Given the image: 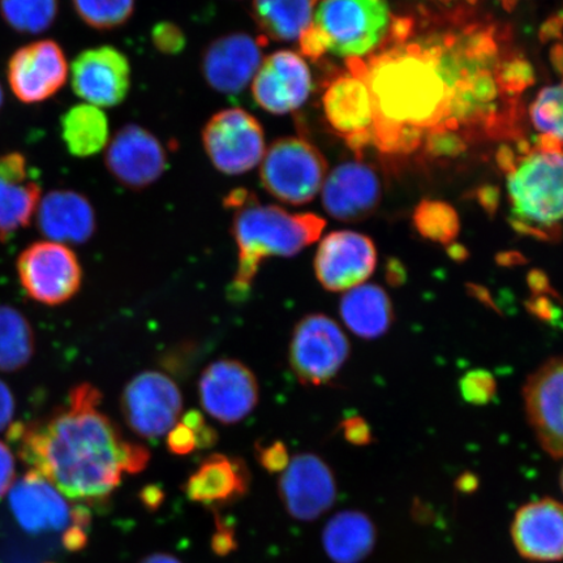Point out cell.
I'll return each mask as SVG.
<instances>
[{"label":"cell","mask_w":563,"mask_h":563,"mask_svg":"<svg viewBox=\"0 0 563 563\" xmlns=\"http://www.w3.org/2000/svg\"><path fill=\"white\" fill-rule=\"evenodd\" d=\"M379 197L382 187L377 175L368 166L349 162L328 176L322 203L335 220L357 222L375 211Z\"/></svg>","instance_id":"obj_22"},{"label":"cell","mask_w":563,"mask_h":563,"mask_svg":"<svg viewBox=\"0 0 563 563\" xmlns=\"http://www.w3.org/2000/svg\"><path fill=\"white\" fill-rule=\"evenodd\" d=\"M562 387L563 363L560 356L551 357L528 377L523 397L528 421L544 449L553 457H562Z\"/></svg>","instance_id":"obj_19"},{"label":"cell","mask_w":563,"mask_h":563,"mask_svg":"<svg viewBox=\"0 0 563 563\" xmlns=\"http://www.w3.org/2000/svg\"><path fill=\"white\" fill-rule=\"evenodd\" d=\"M41 199V186L23 154L0 156V239L27 227Z\"/></svg>","instance_id":"obj_23"},{"label":"cell","mask_w":563,"mask_h":563,"mask_svg":"<svg viewBox=\"0 0 563 563\" xmlns=\"http://www.w3.org/2000/svg\"><path fill=\"white\" fill-rule=\"evenodd\" d=\"M218 530L213 538V549L218 554H228L235 549L236 543L234 540V532L230 530V527L222 523V520H218Z\"/></svg>","instance_id":"obj_44"},{"label":"cell","mask_w":563,"mask_h":563,"mask_svg":"<svg viewBox=\"0 0 563 563\" xmlns=\"http://www.w3.org/2000/svg\"><path fill=\"white\" fill-rule=\"evenodd\" d=\"M286 510L301 522H312L335 503L336 483L332 468L314 454L292 457L279 481Z\"/></svg>","instance_id":"obj_16"},{"label":"cell","mask_w":563,"mask_h":563,"mask_svg":"<svg viewBox=\"0 0 563 563\" xmlns=\"http://www.w3.org/2000/svg\"><path fill=\"white\" fill-rule=\"evenodd\" d=\"M34 333L30 321L18 309L0 306V371L16 372L34 355Z\"/></svg>","instance_id":"obj_31"},{"label":"cell","mask_w":563,"mask_h":563,"mask_svg":"<svg viewBox=\"0 0 563 563\" xmlns=\"http://www.w3.org/2000/svg\"><path fill=\"white\" fill-rule=\"evenodd\" d=\"M390 23L386 0H319L312 25L299 40L301 51L311 58L325 52L361 58L382 44Z\"/></svg>","instance_id":"obj_5"},{"label":"cell","mask_w":563,"mask_h":563,"mask_svg":"<svg viewBox=\"0 0 563 563\" xmlns=\"http://www.w3.org/2000/svg\"><path fill=\"white\" fill-rule=\"evenodd\" d=\"M532 123L545 139L562 141V88L548 87L540 91L531 109Z\"/></svg>","instance_id":"obj_36"},{"label":"cell","mask_w":563,"mask_h":563,"mask_svg":"<svg viewBox=\"0 0 563 563\" xmlns=\"http://www.w3.org/2000/svg\"><path fill=\"white\" fill-rule=\"evenodd\" d=\"M10 490L11 511L24 531H62L74 525L75 509L53 484L35 471L20 477Z\"/></svg>","instance_id":"obj_20"},{"label":"cell","mask_w":563,"mask_h":563,"mask_svg":"<svg viewBox=\"0 0 563 563\" xmlns=\"http://www.w3.org/2000/svg\"><path fill=\"white\" fill-rule=\"evenodd\" d=\"M340 311L351 332L365 340L384 335L394 320L389 295L377 285L351 288L341 300Z\"/></svg>","instance_id":"obj_28"},{"label":"cell","mask_w":563,"mask_h":563,"mask_svg":"<svg viewBox=\"0 0 563 563\" xmlns=\"http://www.w3.org/2000/svg\"><path fill=\"white\" fill-rule=\"evenodd\" d=\"M73 4L84 23L96 31L108 32L129 23L136 0H73Z\"/></svg>","instance_id":"obj_34"},{"label":"cell","mask_w":563,"mask_h":563,"mask_svg":"<svg viewBox=\"0 0 563 563\" xmlns=\"http://www.w3.org/2000/svg\"><path fill=\"white\" fill-rule=\"evenodd\" d=\"M143 501L150 508H157L158 504L162 501V492L157 489V487L146 488L143 493Z\"/></svg>","instance_id":"obj_48"},{"label":"cell","mask_w":563,"mask_h":563,"mask_svg":"<svg viewBox=\"0 0 563 563\" xmlns=\"http://www.w3.org/2000/svg\"><path fill=\"white\" fill-rule=\"evenodd\" d=\"M251 473L242 457L211 454L185 485L191 501L220 508L239 501L250 490Z\"/></svg>","instance_id":"obj_24"},{"label":"cell","mask_w":563,"mask_h":563,"mask_svg":"<svg viewBox=\"0 0 563 563\" xmlns=\"http://www.w3.org/2000/svg\"><path fill=\"white\" fill-rule=\"evenodd\" d=\"M329 122L352 137L365 136L373 125V108L367 84L358 76L341 77L323 97Z\"/></svg>","instance_id":"obj_26"},{"label":"cell","mask_w":563,"mask_h":563,"mask_svg":"<svg viewBox=\"0 0 563 563\" xmlns=\"http://www.w3.org/2000/svg\"><path fill=\"white\" fill-rule=\"evenodd\" d=\"M314 0H252V18L267 37L301 38L313 21Z\"/></svg>","instance_id":"obj_29"},{"label":"cell","mask_w":563,"mask_h":563,"mask_svg":"<svg viewBox=\"0 0 563 563\" xmlns=\"http://www.w3.org/2000/svg\"><path fill=\"white\" fill-rule=\"evenodd\" d=\"M38 229L52 241L82 244L95 235L97 220L86 196L70 189H55L37 208Z\"/></svg>","instance_id":"obj_25"},{"label":"cell","mask_w":563,"mask_h":563,"mask_svg":"<svg viewBox=\"0 0 563 563\" xmlns=\"http://www.w3.org/2000/svg\"><path fill=\"white\" fill-rule=\"evenodd\" d=\"M15 407L10 387L0 379V432L11 427Z\"/></svg>","instance_id":"obj_43"},{"label":"cell","mask_w":563,"mask_h":563,"mask_svg":"<svg viewBox=\"0 0 563 563\" xmlns=\"http://www.w3.org/2000/svg\"><path fill=\"white\" fill-rule=\"evenodd\" d=\"M218 434L199 411H188L167 433V449L175 455H187L196 450L214 446Z\"/></svg>","instance_id":"obj_35"},{"label":"cell","mask_w":563,"mask_h":563,"mask_svg":"<svg viewBox=\"0 0 563 563\" xmlns=\"http://www.w3.org/2000/svg\"><path fill=\"white\" fill-rule=\"evenodd\" d=\"M376 527L362 511L338 512L323 528L322 543L334 563H361L376 545Z\"/></svg>","instance_id":"obj_27"},{"label":"cell","mask_w":563,"mask_h":563,"mask_svg":"<svg viewBox=\"0 0 563 563\" xmlns=\"http://www.w3.org/2000/svg\"><path fill=\"white\" fill-rule=\"evenodd\" d=\"M106 147L104 164L112 178L133 191L153 186L167 170L164 144L141 125L122 126Z\"/></svg>","instance_id":"obj_11"},{"label":"cell","mask_w":563,"mask_h":563,"mask_svg":"<svg viewBox=\"0 0 563 563\" xmlns=\"http://www.w3.org/2000/svg\"><path fill=\"white\" fill-rule=\"evenodd\" d=\"M140 563H181L178 559H175L172 554L156 553L147 555L146 559Z\"/></svg>","instance_id":"obj_49"},{"label":"cell","mask_w":563,"mask_h":563,"mask_svg":"<svg viewBox=\"0 0 563 563\" xmlns=\"http://www.w3.org/2000/svg\"><path fill=\"white\" fill-rule=\"evenodd\" d=\"M413 224L428 241L445 245L454 243L460 234V217L441 201H422L415 210Z\"/></svg>","instance_id":"obj_33"},{"label":"cell","mask_w":563,"mask_h":563,"mask_svg":"<svg viewBox=\"0 0 563 563\" xmlns=\"http://www.w3.org/2000/svg\"><path fill=\"white\" fill-rule=\"evenodd\" d=\"M18 274L30 298L51 307L73 299L82 284V269L76 253L55 242L27 246L18 260Z\"/></svg>","instance_id":"obj_7"},{"label":"cell","mask_w":563,"mask_h":563,"mask_svg":"<svg viewBox=\"0 0 563 563\" xmlns=\"http://www.w3.org/2000/svg\"><path fill=\"white\" fill-rule=\"evenodd\" d=\"M377 251L368 236L336 231L321 242L314 257L317 279L328 291H349L361 286L376 269Z\"/></svg>","instance_id":"obj_15"},{"label":"cell","mask_w":563,"mask_h":563,"mask_svg":"<svg viewBox=\"0 0 563 563\" xmlns=\"http://www.w3.org/2000/svg\"><path fill=\"white\" fill-rule=\"evenodd\" d=\"M62 139L74 157L88 158L109 144L110 126L104 112L88 103L76 104L62 117Z\"/></svg>","instance_id":"obj_30"},{"label":"cell","mask_w":563,"mask_h":563,"mask_svg":"<svg viewBox=\"0 0 563 563\" xmlns=\"http://www.w3.org/2000/svg\"><path fill=\"white\" fill-rule=\"evenodd\" d=\"M562 167L561 147L539 145L510 168V222L520 234L560 241Z\"/></svg>","instance_id":"obj_4"},{"label":"cell","mask_w":563,"mask_h":563,"mask_svg":"<svg viewBox=\"0 0 563 563\" xmlns=\"http://www.w3.org/2000/svg\"><path fill=\"white\" fill-rule=\"evenodd\" d=\"M263 63L262 41L244 32L221 35L202 52L201 73L211 89L238 96L249 87Z\"/></svg>","instance_id":"obj_17"},{"label":"cell","mask_w":563,"mask_h":563,"mask_svg":"<svg viewBox=\"0 0 563 563\" xmlns=\"http://www.w3.org/2000/svg\"><path fill=\"white\" fill-rule=\"evenodd\" d=\"M202 145L218 172L249 173L263 161L265 135L262 124L243 109H227L211 117L202 130Z\"/></svg>","instance_id":"obj_9"},{"label":"cell","mask_w":563,"mask_h":563,"mask_svg":"<svg viewBox=\"0 0 563 563\" xmlns=\"http://www.w3.org/2000/svg\"><path fill=\"white\" fill-rule=\"evenodd\" d=\"M386 278L393 286H399L400 284H404L406 280V271L402 264L396 262V260H393V262L387 265Z\"/></svg>","instance_id":"obj_47"},{"label":"cell","mask_w":563,"mask_h":563,"mask_svg":"<svg viewBox=\"0 0 563 563\" xmlns=\"http://www.w3.org/2000/svg\"><path fill=\"white\" fill-rule=\"evenodd\" d=\"M527 308L530 313L537 316L539 320L549 323H555L560 320V309L553 305V301L545 297V295H537L527 302Z\"/></svg>","instance_id":"obj_42"},{"label":"cell","mask_w":563,"mask_h":563,"mask_svg":"<svg viewBox=\"0 0 563 563\" xmlns=\"http://www.w3.org/2000/svg\"><path fill=\"white\" fill-rule=\"evenodd\" d=\"M528 286H530L531 291L534 295H544L547 292H552V287L549 286V279L543 272L533 271L528 274Z\"/></svg>","instance_id":"obj_46"},{"label":"cell","mask_w":563,"mask_h":563,"mask_svg":"<svg viewBox=\"0 0 563 563\" xmlns=\"http://www.w3.org/2000/svg\"><path fill=\"white\" fill-rule=\"evenodd\" d=\"M349 355L346 334L325 314H309L294 329L290 364L301 384H328L340 373Z\"/></svg>","instance_id":"obj_8"},{"label":"cell","mask_w":563,"mask_h":563,"mask_svg":"<svg viewBox=\"0 0 563 563\" xmlns=\"http://www.w3.org/2000/svg\"><path fill=\"white\" fill-rule=\"evenodd\" d=\"M327 164L307 141L280 139L265 151L260 176L267 192L291 206L314 199L325 180Z\"/></svg>","instance_id":"obj_6"},{"label":"cell","mask_w":563,"mask_h":563,"mask_svg":"<svg viewBox=\"0 0 563 563\" xmlns=\"http://www.w3.org/2000/svg\"><path fill=\"white\" fill-rule=\"evenodd\" d=\"M312 91L307 63L292 52H277L263 60L252 80L253 100L274 115L298 110Z\"/></svg>","instance_id":"obj_18"},{"label":"cell","mask_w":563,"mask_h":563,"mask_svg":"<svg viewBox=\"0 0 563 563\" xmlns=\"http://www.w3.org/2000/svg\"><path fill=\"white\" fill-rule=\"evenodd\" d=\"M131 65L118 48L100 46L76 56L70 84L77 97L96 108H115L131 89Z\"/></svg>","instance_id":"obj_14"},{"label":"cell","mask_w":563,"mask_h":563,"mask_svg":"<svg viewBox=\"0 0 563 563\" xmlns=\"http://www.w3.org/2000/svg\"><path fill=\"white\" fill-rule=\"evenodd\" d=\"M3 103H4V93H3L2 86H0V110H2Z\"/></svg>","instance_id":"obj_51"},{"label":"cell","mask_w":563,"mask_h":563,"mask_svg":"<svg viewBox=\"0 0 563 563\" xmlns=\"http://www.w3.org/2000/svg\"><path fill=\"white\" fill-rule=\"evenodd\" d=\"M199 394L203 410L223 424H236L249 418L260 398L256 376L232 358L211 363L202 372Z\"/></svg>","instance_id":"obj_12"},{"label":"cell","mask_w":563,"mask_h":563,"mask_svg":"<svg viewBox=\"0 0 563 563\" xmlns=\"http://www.w3.org/2000/svg\"><path fill=\"white\" fill-rule=\"evenodd\" d=\"M356 76L367 84L375 133L385 147L412 146L419 129L446 117L449 90L433 53L407 47L378 56L367 77Z\"/></svg>","instance_id":"obj_2"},{"label":"cell","mask_w":563,"mask_h":563,"mask_svg":"<svg viewBox=\"0 0 563 563\" xmlns=\"http://www.w3.org/2000/svg\"><path fill=\"white\" fill-rule=\"evenodd\" d=\"M449 255L455 260V262H463V260L468 257V252L466 249H463L462 245L452 243L449 246Z\"/></svg>","instance_id":"obj_50"},{"label":"cell","mask_w":563,"mask_h":563,"mask_svg":"<svg viewBox=\"0 0 563 563\" xmlns=\"http://www.w3.org/2000/svg\"><path fill=\"white\" fill-rule=\"evenodd\" d=\"M153 45L162 54L176 55L186 47V34L172 21H162L152 31Z\"/></svg>","instance_id":"obj_38"},{"label":"cell","mask_w":563,"mask_h":563,"mask_svg":"<svg viewBox=\"0 0 563 563\" xmlns=\"http://www.w3.org/2000/svg\"><path fill=\"white\" fill-rule=\"evenodd\" d=\"M68 69L60 45L42 40L13 53L7 66V79L20 102L34 104L48 100L65 87Z\"/></svg>","instance_id":"obj_13"},{"label":"cell","mask_w":563,"mask_h":563,"mask_svg":"<svg viewBox=\"0 0 563 563\" xmlns=\"http://www.w3.org/2000/svg\"><path fill=\"white\" fill-rule=\"evenodd\" d=\"M234 210L231 234L238 246V269L230 285V298L249 297L264 260L292 257L320 238L325 221L314 214H292L274 206H262L244 188L235 189L224 200Z\"/></svg>","instance_id":"obj_3"},{"label":"cell","mask_w":563,"mask_h":563,"mask_svg":"<svg viewBox=\"0 0 563 563\" xmlns=\"http://www.w3.org/2000/svg\"><path fill=\"white\" fill-rule=\"evenodd\" d=\"M87 540V527L82 526H69L63 534V545L70 552L81 551L86 547Z\"/></svg>","instance_id":"obj_45"},{"label":"cell","mask_w":563,"mask_h":563,"mask_svg":"<svg viewBox=\"0 0 563 563\" xmlns=\"http://www.w3.org/2000/svg\"><path fill=\"white\" fill-rule=\"evenodd\" d=\"M101 402L97 387L77 385L67 405L51 418L9 428L27 466L62 495L87 505L104 503L123 473L139 474L151 460L145 446L123 439L98 408Z\"/></svg>","instance_id":"obj_1"},{"label":"cell","mask_w":563,"mask_h":563,"mask_svg":"<svg viewBox=\"0 0 563 563\" xmlns=\"http://www.w3.org/2000/svg\"><path fill=\"white\" fill-rule=\"evenodd\" d=\"M256 456L262 466L269 473H282L290 463L284 442L276 441L272 445H258Z\"/></svg>","instance_id":"obj_39"},{"label":"cell","mask_w":563,"mask_h":563,"mask_svg":"<svg viewBox=\"0 0 563 563\" xmlns=\"http://www.w3.org/2000/svg\"><path fill=\"white\" fill-rule=\"evenodd\" d=\"M15 457L10 448L0 441V497L11 489L12 484L15 483Z\"/></svg>","instance_id":"obj_40"},{"label":"cell","mask_w":563,"mask_h":563,"mask_svg":"<svg viewBox=\"0 0 563 563\" xmlns=\"http://www.w3.org/2000/svg\"><path fill=\"white\" fill-rule=\"evenodd\" d=\"M342 429L344 439L354 445L364 446L372 441L371 428L363 418L352 417L344 420Z\"/></svg>","instance_id":"obj_41"},{"label":"cell","mask_w":563,"mask_h":563,"mask_svg":"<svg viewBox=\"0 0 563 563\" xmlns=\"http://www.w3.org/2000/svg\"><path fill=\"white\" fill-rule=\"evenodd\" d=\"M514 545L532 562H560L563 553V510L553 498L526 504L514 517Z\"/></svg>","instance_id":"obj_21"},{"label":"cell","mask_w":563,"mask_h":563,"mask_svg":"<svg viewBox=\"0 0 563 563\" xmlns=\"http://www.w3.org/2000/svg\"><path fill=\"white\" fill-rule=\"evenodd\" d=\"M59 0H0L4 23L20 34H40L53 26Z\"/></svg>","instance_id":"obj_32"},{"label":"cell","mask_w":563,"mask_h":563,"mask_svg":"<svg viewBox=\"0 0 563 563\" xmlns=\"http://www.w3.org/2000/svg\"><path fill=\"white\" fill-rule=\"evenodd\" d=\"M462 397L475 406L488 405L496 396L497 384L492 373L484 369L471 371L461 379Z\"/></svg>","instance_id":"obj_37"},{"label":"cell","mask_w":563,"mask_h":563,"mask_svg":"<svg viewBox=\"0 0 563 563\" xmlns=\"http://www.w3.org/2000/svg\"><path fill=\"white\" fill-rule=\"evenodd\" d=\"M121 410L133 433L141 439L158 440L170 432L180 419L181 393L164 373H140L125 386Z\"/></svg>","instance_id":"obj_10"}]
</instances>
